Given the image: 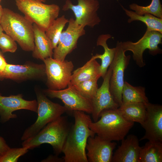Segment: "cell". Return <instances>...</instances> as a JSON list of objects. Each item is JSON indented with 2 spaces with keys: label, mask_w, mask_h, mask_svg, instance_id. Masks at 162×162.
<instances>
[{
  "label": "cell",
  "mask_w": 162,
  "mask_h": 162,
  "mask_svg": "<svg viewBox=\"0 0 162 162\" xmlns=\"http://www.w3.org/2000/svg\"><path fill=\"white\" fill-rule=\"evenodd\" d=\"M74 124L71 127L64 144L62 152L65 162H88L86 146L88 138L95 133L89 127L92 121L84 112L73 111Z\"/></svg>",
  "instance_id": "obj_1"
},
{
  "label": "cell",
  "mask_w": 162,
  "mask_h": 162,
  "mask_svg": "<svg viewBox=\"0 0 162 162\" xmlns=\"http://www.w3.org/2000/svg\"><path fill=\"white\" fill-rule=\"evenodd\" d=\"M71 128L67 117L62 116L48 123L34 135L23 141L22 145L29 150L48 144L52 147L55 155L58 156L62 152Z\"/></svg>",
  "instance_id": "obj_2"
},
{
  "label": "cell",
  "mask_w": 162,
  "mask_h": 162,
  "mask_svg": "<svg viewBox=\"0 0 162 162\" xmlns=\"http://www.w3.org/2000/svg\"><path fill=\"white\" fill-rule=\"evenodd\" d=\"M100 118L91 122L89 128L97 135L112 141L124 139L134 123L124 118L118 108L104 110Z\"/></svg>",
  "instance_id": "obj_3"
},
{
  "label": "cell",
  "mask_w": 162,
  "mask_h": 162,
  "mask_svg": "<svg viewBox=\"0 0 162 162\" xmlns=\"http://www.w3.org/2000/svg\"><path fill=\"white\" fill-rule=\"evenodd\" d=\"M0 24L3 31L17 42L23 50L34 49L33 24L24 16L7 8H3Z\"/></svg>",
  "instance_id": "obj_4"
},
{
  "label": "cell",
  "mask_w": 162,
  "mask_h": 162,
  "mask_svg": "<svg viewBox=\"0 0 162 162\" xmlns=\"http://www.w3.org/2000/svg\"><path fill=\"white\" fill-rule=\"evenodd\" d=\"M15 4L26 18L45 32L58 17L60 11L56 4H46L37 0H16Z\"/></svg>",
  "instance_id": "obj_5"
},
{
  "label": "cell",
  "mask_w": 162,
  "mask_h": 162,
  "mask_svg": "<svg viewBox=\"0 0 162 162\" xmlns=\"http://www.w3.org/2000/svg\"><path fill=\"white\" fill-rule=\"evenodd\" d=\"M38 104V117L35 122L24 131L21 140L24 141L35 135L48 123L67 112L64 106L52 102L38 89H35Z\"/></svg>",
  "instance_id": "obj_6"
},
{
  "label": "cell",
  "mask_w": 162,
  "mask_h": 162,
  "mask_svg": "<svg viewBox=\"0 0 162 162\" xmlns=\"http://www.w3.org/2000/svg\"><path fill=\"white\" fill-rule=\"evenodd\" d=\"M162 33L156 31H146L142 37L136 42L127 41L121 42L124 51H131L133 58L136 64L140 68L146 65L143 55L146 49L149 53L154 56L162 53V50L158 45L162 44Z\"/></svg>",
  "instance_id": "obj_7"
},
{
  "label": "cell",
  "mask_w": 162,
  "mask_h": 162,
  "mask_svg": "<svg viewBox=\"0 0 162 162\" xmlns=\"http://www.w3.org/2000/svg\"><path fill=\"white\" fill-rule=\"evenodd\" d=\"M45 66L46 86L48 89L60 90L70 83L74 65L71 61H60L52 57L43 61Z\"/></svg>",
  "instance_id": "obj_8"
},
{
  "label": "cell",
  "mask_w": 162,
  "mask_h": 162,
  "mask_svg": "<svg viewBox=\"0 0 162 162\" xmlns=\"http://www.w3.org/2000/svg\"><path fill=\"white\" fill-rule=\"evenodd\" d=\"M121 42H117L114 58L110 66L112 69L110 80V91L114 101L119 106L122 104V91L124 82V72L130 58V55H125Z\"/></svg>",
  "instance_id": "obj_9"
},
{
  "label": "cell",
  "mask_w": 162,
  "mask_h": 162,
  "mask_svg": "<svg viewBox=\"0 0 162 162\" xmlns=\"http://www.w3.org/2000/svg\"><path fill=\"white\" fill-rule=\"evenodd\" d=\"M76 5L73 4L70 0H66L62 10L66 11L71 10L75 17V20L79 25L84 27L92 28L99 24L101 20L98 11L100 3L98 0H77Z\"/></svg>",
  "instance_id": "obj_10"
},
{
  "label": "cell",
  "mask_w": 162,
  "mask_h": 162,
  "mask_svg": "<svg viewBox=\"0 0 162 162\" xmlns=\"http://www.w3.org/2000/svg\"><path fill=\"white\" fill-rule=\"evenodd\" d=\"M46 96L50 98L61 100L67 111L75 110L82 111L92 114V107L91 101L81 95L73 86L69 84L67 88L60 90L49 89L43 91Z\"/></svg>",
  "instance_id": "obj_11"
},
{
  "label": "cell",
  "mask_w": 162,
  "mask_h": 162,
  "mask_svg": "<svg viewBox=\"0 0 162 162\" xmlns=\"http://www.w3.org/2000/svg\"><path fill=\"white\" fill-rule=\"evenodd\" d=\"M68 23L53 51V58L60 61L65 60L66 56L76 47L79 38L86 33L85 27L78 24L73 18L69 19Z\"/></svg>",
  "instance_id": "obj_12"
},
{
  "label": "cell",
  "mask_w": 162,
  "mask_h": 162,
  "mask_svg": "<svg viewBox=\"0 0 162 162\" xmlns=\"http://www.w3.org/2000/svg\"><path fill=\"white\" fill-rule=\"evenodd\" d=\"M46 78L44 64L29 62L23 65L7 64L0 73V80L9 79L17 82L42 80Z\"/></svg>",
  "instance_id": "obj_13"
},
{
  "label": "cell",
  "mask_w": 162,
  "mask_h": 162,
  "mask_svg": "<svg viewBox=\"0 0 162 162\" xmlns=\"http://www.w3.org/2000/svg\"><path fill=\"white\" fill-rule=\"evenodd\" d=\"M20 110H26L37 113V100L24 99L22 94L4 96L0 93V122L4 123L11 119L16 118L17 115L13 112Z\"/></svg>",
  "instance_id": "obj_14"
},
{
  "label": "cell",
  "mask_w": 162,
  "mask_h": 162,
  "mask_svg": "<svg viewBox=\"0 0 162 162\" xmlns=\"http://www.w3.org/2000/svg\"><path fill=\"white\" fill-rule=\"evenodd\" d=\"M146 112L144 121L141 125L145 133L140 140L162 142V106L146 103Z\"/></svg>",
  "instance_id": "obj_15"
},
{
  "label": "cell",
  "mask_w": 162,
  "mask_h": 162,
  "mask_svg": "<svg viewBox=\"0 0 162 162\" xmlns=\"http://www.w3.org/2000/svg\"><path fill=\"white\" fill-rule=\"evenodd\" d=\"M111 73V68L110 66L103 78L102 85L98 88L91 100L92 107V114L94 122L98 120L104 110L118 108L119 107L114 101L110 91V80Z\"/></svg>",
  "instance_id": "obj_16"
},
{
  "label": "cell",
  "mask_w": 162,
  "mask_h": 162,
  "mask_svg": "<svg viewBox=\"0 0 162 162\" xmlns=\"http://www.w3.org/2000/svg\"><path fill=\"white\" fill-rule=\"evenodd\" d=\"M116 142L105 140L97 135L88 138L86 146L89 162H111Z\"/></svg>",
  "instance_id": "obj_17"
},
{
  "label": "cell",
  "mask_w": 162,
  "mask_h": 162,
  "mask_svg": "<svg viewBox=\"0 0 162 162\" xmlns=\"http://www.w3.org/2000/svg\"><path fill=\"white\" fill-rule=\"evenodd\" d=\"M121 144L113 154L112 162H138L141 147L139 140L133 134L121 140Z\"/></svg>",
  "instance_id": "obj_18"
},
{
  "label": "cell",
  "mask_w": 162,
  "mask_h": 162,
  "mask_svg": "<svg viewBox=\"0 0 162 162\" xmlns=\"http://www.w3.org/2000/svg\"><path fill=\"white\" fill-rule=\"evenodd\" d=\"M34 46L32 51L33 57L43 61L52 57L53 50L51 40L46 36L45 32L37 24L33 23Z\"/></svg>",
  "instance_id": "obj_19"
},
{
  "label": "cell",
  "mask_w": 162,
  "mask_h": 162,
  "mask_svg": "<svg viewBox=\"0 0 162 162\" xmlns=\"http://www.w3.org/2000/svg\"><path fill=\"white\" fill-rule=\"evenodd\" d=\"M93 56L82 66L72 73L70 84L73 85L86 80L101 77L100 64Z\"/></svg>",
  "instance_id": "obj_20"
},
{
  "label": "cell",
  "mask_w": 162,
  "mask_h": 162,
  "mask_svg": "<svg viewBox=\"0 0 162 162\" xmlns=\"http://www.w3.org/2000/svg\"><path fill=\"white\" fill-rule=\"evenodd\" d=\"M146 104L144 103H123L118 109L126 119L134 122L139 123L141 125L146 115Z\"/></svg>",
  "instance_id": "obj_21"
},
{
  "label": "cell",
  "mask_w": 162,
  "mask_h": 162,
  "mask_svg": "<svg viewBox=\"0 0 162 162\" xmlns=\"http://www.w3.org/2000/svg\"><path fill=\"white\" fill-rule=\"evenodd\" d=\"M111 38V35L108 34H102L98 37L97 40V45L103 47L104 52L102 54H97L93 56L95 59L98 58L101 60L100 70L101 77L103 79L106 74L108 68L113 59L115 54V47L110 48L107 44V40Z\"/></svg>",
  "instance_id": "obj_22"
},
{
  "label": "cell",
  "mask_w": 162,
  "mask_h": 162,
  "mask_svg": "<svg viewBox=\"0 0 162 162\" xmlns=\"http://www.w3.org/2000/svg\"><path fill=\"white\" fill-rule=\"evenodd\" d=\"M162 162V142L148 140L141 147L138 162Z\"/></svg>",
  "instance_id": "obj_23"
},
{
  "label": "cell",
  "mask_w": 162,
  "mask_h": 162,
  "mask_svg": "<svg viewBox=\"0 0 162 162\" xmlns=\"http://www.w3.org/2000/svg\"><path fill=\"white\" fill-rule=\"evenodd\" d=\"M126 14L129 18V23L134 21H140L147 26V30L154 31L162 33V18H159L149 14L142 15L138 14L133 11L129 10L121 5Z\"/></svg>",
  "instance_id": "obj_24"
},
{
  "label": "cell",
  "mask_w": 162,
  "mask_h": 162,
  "mask_svg": "<svg viewBox=\"0 0 162 162\" xmlns=\"http://www.w3.org/2000/svg\"><path fill=\"white\" fill-rule=\"evenodd\" d=\"M122 104L131 103H147L149 100L145 93V88L142 86H134L124 82L122 91Z\"/></svg>",
  "instance_id": "obj_25"
},
{
  "label": "cell",
  "mask_w": 162,
  "mask_h": 162,
  "mask_svg": "<svg viewBox=\"0 0 162 162\" xmlns=\"http://www.w3.org/2000/svg\"><path fill=\"white\" fill-rule=\"evenodd\" d=\"M69 20L63 15L55 20L45 31V33L51 41L53 49L57 46L61 35Z\"/></svg>",
  "instance_id": "obj_26"
},
{
  "label": "cell",
  "mask_w": 162,
  "mask_h": 162,
  "mask_svg": "<svg viewBox=\"0 0 162 162\" xmlns=\"http://www.w3.org/2000/svg\"><path fill=\"white\" fill-rule=\"evenodd\" d=\"M129 7L130 9L138 14L142 15L149 14L162 18V5L160 0H152L150 4L146 6H141L133 3L130 4Z\"/></svg>",
  "instance_id": "obj_27"
},
{
  "label": "cell",
  "mask_w": 162,
  "mask_h": 162,
  "mask_svg": "<svg viewBox=\"0 0 162 162\" xmlns=\"http://www.w3.org/2000/svg\"><path fill=\"white\" fill-rule=\"evenodd\" d=\"M98 80L92 79L72 85L81 95L91 100L98 88Z\"/></svg>",
  "instance_id": "obj_28"
},
{
  "label": "cell",
  "mask_w": 162,
  "mask_h": 162,
  "mask_svg": "<svg viewBox=\"0 0 162 162\" xmlns=\"http://www.w3.org/2000/svg\"><path fill=\"white\" fill-rule=\"evenodd\" d=\"M28 149L26 147L10 148L2 156H0V162H16L19 158L26 153Z\"/></svg>",
  "instance_id": "obj_29"
},
{
  "label": "cell",
  "mask_w": 162,
  "mask_h": 162,
  "mask_svg": "<svg viewBox=\"0 0 162 162\" xmlns=\"http://www.w3.org/2000/svg\"><path fill=\"white\" fill-rule=\"evenodd\" d=\"M16 41L11 37L3 32L0 36V49L2 52H15L17 49Z\"/></svg>",
  "instance_id": "obj_30"
},
{
  "label": "cell",
  "mask_w": 162,
  "mask_h": 162,
  "mask_svg": "<svg viewBox=\"0 0 162 162\" xmlns=\"http://www.w3.org/2000/svg\"><path fill=\"white\" fill-rule=\"evenodd\" d=\"M10 148L4 139L0 136V156L3 155Z\"/></svg>",
  "instance_id": "obj_31"
},
{
  "label": "cell",
  "mask_w": 162,
  "mask_h": 162,
  "mask_svg": "<svg viewBox=\"0 0 162 162\" xmlns=\"http://www.w3.org/2000/svg\"><path fill=\"white\" fill-rule=\"evenodd\" d=\"M50 155L45 159H44L41 162H64L63 158H59L58 156Z\"/></svg>",
  "instance_id": "obj_32"
},
{
  "label": "cell",
  "mask_w": 162,
  "mask_h": 162,
  "mask_svg": "<svg viewBox=\"0 0 162 162\" xmlns=\"http://www.w3.org/2000/svg\"><path fill=\"white\" fill-rule=\"evenodd\" d=\"M7 64L2 52L0 50V73L4 69Z\"/></svg>",
  "instance_id": "obj_33"
},
{
  "label": "cell",
  "mask_w": 162,
  "mask_h": 162,
  "mask_svg": "<svg viewBox=\"0 0 162 162\" xmlns=\"http://www.w3.org/2000/svg\"><path fill=\"white\" fill-rule=\"evenodd\" d=\"M3 12V8L1 5H0V21L2 18Z\"/></svg>",
  "instance_id": "obj_34"
},
{
  "label": "cell",
  "mask_w": 162,
  "mask_h": 162,
  "mask_svg": "<svg viewBox=\"0 0 162 162\" xmlns=\"http://www.w3.org/2000/svg\"><path fill=\"white\" fill-rule=\"evenodd\" d=\"M3 30L2 29V28L0 24V36H1V34H2V33L3 32Z\"/></svg>",
  "instance_id": "obj_35"
},
{
  "label": "cell",
  "mask_w": 162,
  "mask_h": 162,
  "mask_svg": "<svg viewBox=\"0 0 162 162\" xmlns=\"http://www.w3.org/2000/svg\"><path fill=\"white\" fill-rule=\"evenodd\" d=\"M40 2L44 3L46 2V0H37Z\"/></svg>",
  "instance_id": "obj_36"
},
{
  "label": "cell",
  "mask_w": 162,
  "mask_h": 162,
  "mask_svg": "<svg viewBox=\"0 0 162 162\" xmlns=\"http://www.w3.org/2000/svg\"><path fill=\"white\" fill-rule=\"evenodd\" d=\"M1 0H0V2H1ZM0 5H1V4H0Z\"/></svg>",
  "instance_id": "obj_37"
}]
</instances>
